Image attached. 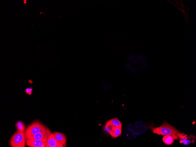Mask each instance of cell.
Wrapping results in <instances>:
<instances>
[{"label":"cell","mask_w":196,"mask_h":147,"mask_svg":"<svg viewBox=\"0 0 196 147\" xmlns=\"http://www.w3.org/2000/svg\"><path fill=\"white\" fill-rule=\"evenodd\" d=\"M149 67L147 56L133 53L127 55L123 65L124 71L133 76L138 75L143 71L148 70Z\"/></svg>","instance_id":"1"},{"label":"cell","mask_w":196,"mask_h":147,"mask_svg":"<svg viewBox=\"0 0 196 147\" xmlns=\"http://www.w3.org/2000/svg\"><path fill=\"white\" fill-rule=\"evenodd\" d=\"M150 128L154 133L162 135H170L175 139L178 138V136L180 133L173 126L165 121L159 127H154L151 126Z\"/></svg>","instance_id":"2"},{"label":"cell","mask_w":196,"mask_h":147,"mask_svg":"<svg viewBox=\"0 0 196 147\" xmlns=\"http://www.w3.org/2000/svg\"><path fill=\"white\" fill-rule=\"evenodd\" d=\"M47 130L44 125L39 121H36L31 123L25 129L24 132L25 138L45 132Z\"/></svg>","instance_id":"3"},{"label":"cell","mask_w":196,"mask_h":147,"mask_svg":"<svg viewBox=\"0 0 196 147\" xmlns=\"http://www.w3.org/2000/svg\"><path fill=\"white\" fill-rule=\"evenodd\" d=\"M9 143L12 147H25L26 141L23 132L16 131L11 137Z\"/></svg>","instance_id":"4"},{"label":"cell","mask_w":196,"mask_h":147,"mask_svg":"<svg viewBox=\"0 0 196 147\" xmlns=\"http://www.w3.org/2000/svg\"><path fill=\"white\" fill-rule=\"evenodd\" d=\"M39 133L33 135L26 137V139H33L40 140L44 141H47L49 134H48L47 131Z\"/></svg>","instance_id":"5"},{"label":"cell","mask_w":196,"mask_h":147,"mask_svg":"<svg viewBox=\"0 0 196 147\" xmlns=\"http://www.w3.org/2000/svg\"><path fill=\"white\" fill-rule=\"evenodd\" d=\"M46 141L33 139H26V143L27 146L30 147H45Z\"/></svg>","instance_id":"6"},{"label":"cell","mask_w":196,"mask_h":147,"mask_svg":"<svg viewBox=\"0 0 196 147\" xmlns=\"http://www.w3.org/2000/svg\"><path fill=\"white\" fill-rule=\"evenodd\" d=\"M46 147H63L64 146L58 143L55 138L53 133H50L48 136Z\"/></svg>","instance_id":"7"},{"label":"cell","mask_w":196,"mask_h":147,"mask_svg":"<svg viewBox=\"0 0 196 147\" xmlns=\"http://www.w3.org/2000/svg\"><path fill=\"white\" fill-rule=\"evenodd\" d=\"M53 134L55 138L58 143L62 145L64 147L66 146V138L64 134L57 132H54Z\"/></svg>","instance_id":"8"},{"label":"cell","mask_w":196,"mask_h":147,"mask_svg":"<svg viewBox=\"0 0 196 147\" xmlns=\"http://www.w3.org/2000/svg\"><path fill=\"white\" fill-rule=\"evenodd\" d=\"M121 132V127H113L109 133L112 138H115L119 136Z\"/></svg>","instance_id":"9"},{"label":"cell","mask_w":196,"mask_h":147,"mask_svg":"<svg viewBox=\"0 0 196 147\" xmlns=\"http://www.w3.org/2000/svg\"><path fill=\"white\" fill-rule=\"evenodd\" d=\"M107 123L109 124L113 127H121L122 124L117 118H114L107 121Z\"/></svg>","instance_id":"10"},{"label":"cell","mask_w":196,"mask_h":147,"mask_svg":"<svg viewBox=\"0 0 196 147\" xmlns=\"http://www.w3.org/2000/svg\"><path fill=\"white\" fill-rule=\"evenodd\" d=\"M17 131L19 132H23L25 129V126L24 123L21 121H17L15 124Z\"/></svg>","instance_id":"11"},{"label":"cell","mask_w":196,"mask_h":147,"mask_svg":"<svg viewBox=\"0 0 196 147\" xmlns=\"http://www.w3.org/2000/svg\"><path fill=\"white\" fill-rule=\"evenodd\" d=\"M163 142L167 145L172 144L174 142V138L170 135H166L163 138Z\"/></svg>","instance_id":"12"},{"label":"cell","mask_w":196,"mask_h":147,"mask_svg":"<svg viewBox=\"0 0 196 147\" xmlns=\"http://www.w3.org/2000/svg\"><path fill=\"white\" fill-rule=\"evenodd\" d=\"M25 91L26 94L31 95L32 93L33 88L32 87L27 88L25 89Z\"/></svg>","instance_id":"13"}]
</instances>
